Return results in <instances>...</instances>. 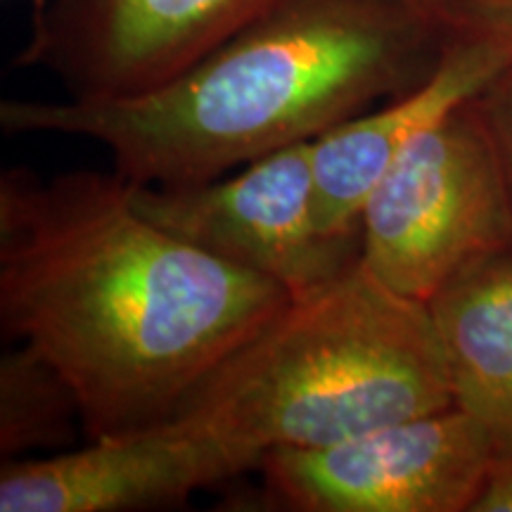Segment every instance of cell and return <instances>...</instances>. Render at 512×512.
<instances>
[{"mask_svg":"<svg viewBox=\"0 0 512 512\" xmlns=\"http://www.w3.org/2000/svg\"><path fill=\"white\" fill-rule=\"evenodd\" d=\"M453 36L413 0H278L152 91L3 100L0 128L93 140L128 183H202L415 91Z\"/></svg>","mask_w":512,"mask_h":512,"instance_id":"7a4b0ae2","label":"cell"},{"mask_svg":"<svg viewBox=\"0 0 512 512\" xmlns=\"http://www.w3.org/2000/svg\"><path fill=\"white\" fill-rule=\"evenodd\" d=\"M249 470L219 437L174 418L50 456L3 460L0 512L169 510Z\"/></svg>","mask_w":512,"mask_h":512,"instance_id":"ba28073f","label":"cell"},{"mask_svg":"<svg viewBox=\"0 0 512 512\" xmlns=\"http://www.w3.org/2000/svg\"><path fill=\"white\" fill-rule=\"evenodd\" d=\"M83 432L72 382L41 351L15 342L0 358V456H50Z\"/></svg>","mask_w":512,"mask_h":512,"instance_id":"8fae6325","label":"cell"},{"mask_svg":"<svg viewBox=\"0 0 512 512\" xmlns=\"http://www.w3.org/2000/svg\"><path fill=\"white\" fill-rule=\"evenodd\" d=\"M472 512H512V451L496 456L489 482Z\"/></svg>","mask_w":512,"mask_h":512,"instance_id":"5bb4252c","label":"cell"},{"mask_svg":"<svg viewBox=\"0 0 512 512\" xmlns=\"http://www.w3.org/2000/svg\"><path fill=\"white\" fill-rule=\"evenodd\" d=\"M413 3L456 31V0H413Z\"/></svg>","mask_w":512,"mask_h":512,"instance_id":"9a60e30c","label":"cell"},{"mask_svg":"<svg viewBox=\"0 0 512 512\" xmlns=\"http://www.w3.org/2000/svg\"><path fill=\"white\" fill-rule=\"evenodd\" d=\"M456 34L482 38L512 62V0H456Z\"/></svg>","mask_w":512,"mask_h":512,"instance_id":"4fadbf2b","label":"cell"},{"mask_svg":"<svg viewBox=\"0 0 512 512\" xmlns=\"http://www.w3.org/2000/svg\"><path fill=\"white\" fill-rule=\"evenodd\" d=\"M278 0H48L17 67L46 69L67 98L114 100L174 79Z\"/></svg>","mask_w":512,"mask_h":512,"instance_id":"52a82bcc","label":"cell"},{"mask_svg":"<svg viewBox=\"0 0 512 512\" xmlns=\"http://www.w3.org/2000/svg\"><path fill=\"white\" fill-rule=\"evenodd\" d=\"M512 252V197L472 98L420 131L368 197L361 266L427 304L479 261Z\"/></svg>","mask_w":512,"mask_h":512,"instance_id":"277c9868","label":"cell"},{"mask_svg":"<svg viewBox=\"0 0 512 512\" xmlns=\"http://www.w3.org/2000/svg\"><path fill=\"white\" fill-rule=\"evenodd\" d=\"M510 57L496 46L456 34L444 60L415 91L356 114L311 140L316 221L335 238H361L368 197L408 143L482 91Z\"/></svg>","mask_w":512,"mask_h":512,"instance_id":"9c48e42d","label":"cell"},{"mask_svg":"<svg viewBox=\"0 0 512 512\" xmlns=\"http://www.w3.org/2000/svg\"><path fill=\"white\" fill-rule=\"evenodd\" d=\"M472 105L494 140L512 197V62L484 83L482 91L472 98Z\"/></svg>","mask_w":512,"mask_h":512,"instance_id":"7c38bea8","label":"cell"},{"mask_svg":"<svg viewBox=\"0 0 512 512\" xmlns=\"http://www.w3.org/2000/svg\"><path fill=\"white\" fill-rule=\"evenodd\" d=\"M496 446L456 406L318 448H275L259 463L264 494L292 512H472Z\"/></svg>","mask_w":512,"mask_h":512,"instance_id":"5b68a950","label":"cell"},{"mask_svg":"<svg viewBox=\"0 0 512 512\" xmlns=\"http://www.w3.org/2000/svg\"><path fill=\"white\" fill-rule=\"evenodd\" d=\"M46 3H48V0H31V5H34V12L41 10Z\"/></svg>","mask_w":512,"mask_h":512,"instance_id":"2e32d148","label":"cell"},{"mask_svg":"<svg viewBox=\"0 0 512 512\" xmlns=\"http://www.w3.org/2000/svg\"><path fill=\"white\" fill-rule=\"evenodd\" d=\"M140 214L228 264L304 297L361 261V238H335L316 221L311 140L188 185H136Z\"/></svg>","mask_w":512,"mask_h":512,"instance_id":"8992f818","label":"cell"},{"mask_svg":"<svg viewBox=\"0 0 512 512\" xmlns=\"http://www.w3.org/2000/svg\"><path fill=\"white\" fill-rule=\"evenodd\" d=\"M453 406L512 451V252L470 266L427 302Z\"/></svg>","mask_w":512,"mask_h":512,"instance_id":"30bf717a","label":"cell"},{"mask_svg":"<svg viewBox=\"0 0 512 512\" xmlns=\"http://www.w3.org/2000/svg\"><path fill=\"white\" fill-rule=\"evenodd\" d=\"M453 406L427 304L361 261L292 299L209 373L176 418L219 437L252 470L275 448H318Z\"/></svg>","mask_w":512,"mask_h":512,"instance_id":"3957f363","label":"cell"},{"mask_svg":"<svg viewBox=\"0 0 512 512\" xmlns=\"http://www.w3.org/2000/svg\"><path fill=\"white\" fill-rule=\"evenodd\" d=\"M290 302L140 214L114 169L0 174V328L72 382L86 439L174 420Z\"/></svg>","mask_w":512,"mask_h":512,"instance_id":"6da1fadb","label":"cell"}]
</instances>
